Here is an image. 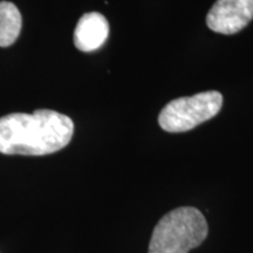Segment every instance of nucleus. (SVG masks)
<instances>
[{
	"instance_id": "nucleus-2",
	"label": "nucleus",
	"mask_w": 253,
	"mask_h": 253,
	"mask_svg": "<svg viewBox=\"0 0 253 253\" xmlns=\"http://www.w3.org/2000/svg\"><path fill=\"white\" fill-rule=\"evenodd\" d=\"M209 233L203 213L183 207L170 211L155 226L149 253H189L204 242Z\"/></svg>"
},
{
	"instance_id": "nucleus-1",
	"label": "nucleus",
	"mask_w": 253,
	"mask_h": 253,
	"mask_svg": "<svg viewBox=\"0 0 253 253\" xmlns=\"http://www.w3.org/2000/svg\"><path fill=\"white\" fill-rule=\"evenodd\" d=\"M74 123L49 109L33 114H9L0 118V153L42 156L56 153L71 142Z\"/></svg>"
},
{
	"instance_id": "nucleus-4",
	"label": "nucleus",
	"mask_w": 253,
	"mask_h": 253,
	"mask_svg": "<svg viewBox=\"0 0 253 253\" xmlns=\"http://www.w3.org/2000/svg\"><path fill=\"white\" fill-rule=\"evenodd\" d=\"M253 19V0H217L207 15L208 27L220 34L238 33Z\"/></svg>"
},
{
	"instance_id": "nucleus-6",
	"label": "nucleus",
	"mask_w": 253,
	"mask_h": 253,
	"mask_svg": "<svg viewBox=\"0 0 253 253\" xmlns=\"http://www.w3.org/2000/svg\"><path fill=\"white\" fill-rule=\"evenodd\" d=\"M21 14L17 6L0 1V47H8L18 39L21 31Z\"/></svg>"
},
{
	"instance_id": "nucleus-3",
	"label": "nucleus",
	"mask_w": 253,
	"mask_h": 253,
	"mask_svg": "<svg viewBox=\"0 0 253 253\" xmlns=\"http://www.w3.org/2000/svg\"><path fill=\"white\" fill-rule=\"evenodd\" d=\"M221 106L223 95L216 90L179 97L172 100L161 110L158 123L166 131L184 132L214 118Z\"/></svg>"
},
{
	"instance_id": "nucleus-5",
	"label": "nucleus",
	"mask_w": 253,
	"mask_h": 253,
	"mask_svg": "<svg viewBox=\"0 0 253 253\" xmlns=\"http://www.w3.org/2000/svg\"><path fill=\"white\" fill-rule=\"evenodd\" d=\"M109 24L104 15L90 12L81 17L74 31V45L84 53L94 52L108 39Z\"/></svg>"
}]
</instances>
